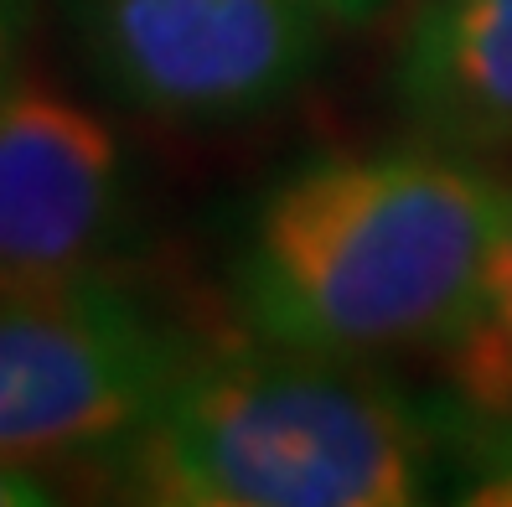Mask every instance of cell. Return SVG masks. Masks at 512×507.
I'll return each mask as SVG.
<instances>
[{"mask_svg": "<svg viewBox=\"0 0 512 507\" xmlns=\"http://www.w3.org/2000/svg\"><path fill=\"white\" fill-rule=\"evenodd\" d=\"M125 218V151L47 78L0 88V295L99 280Z\"/></svg>", "mask_w": 512, "mask_h": 507, "instance_id": "5", "label": "cell"}, {"mask_svg": "<svg viewBox=\"0 0 512 507\" xmlns=\"http://www.w3.org/2000/svg\"><path fill=\"white\" fill-rule=\"evenodd\" d=\"M311 6H321L326 21H368L383 0H311Z\"/></svg>", "mask_w": 512, "mask_h": 507, "instance_id": "11", "label": "cell"}, {"mask_svg": "<svg viewBox=\"0 0 512 507\" xmlns=\"http://www.w3.org/2000/svg\"><path fill=\"white\" fill-rule=\"evenodd\" d=\"M440 456V425L368 357L259 337L192 357L119 451V482L171 507H409Z\"/></svg>", "mask_w": 512, "mask_h": 507, "instance_id": "2", "label": "cell"}, {"mask_svg": "<svg viewBox=\"0 0 512 507\" xmlns=\"http://www.w3.org/2000/svg\"><path fill=\"white\" fill-rule=\"evenodd\" d=\"M26 32H32V0H0V88L21 73Z\"/></svg>", "mask_w": 512, "mask_h": 507, "instance_id": "10", "label": "cell"}, {"mask_svg": "<svg viewBox=\"0 0 512 507\" xmlns=\"http://www.w3.org/2000/svg\"><path fill=\"white\" fill-rule=\"evenodd\" d=\"M502 176L466 151L326 156L259 202L233 264L254 337L337 352H440L476 306Z\"/></svg>", "mask_w": 512, "mask_h": 507, "instance_id": "1", "label": "cell"}, {"mask_svg": "<svg viewBox=\"0 0 512 507\" xmlns=\"http://www.w3.org/2000/svg\"><path fill=\"white\" fill-rule=\"evenodd\" d=\"M394 88L430 145L466 156L512 145V0H419Z\"/></svg>", "mask_w": 512, "mask_h": 507, "instance_id": "6", "label": "cell"}, {"mask_svg": "<svg viewBox=\"0 0 512 507\" xmlns=\"http://www.w3.org/2000/svg\"><path fill=\"white\" fill-rule=\"evenodd\" d=\"M197 347L114 280L0 295V456H119Z\"/></svg>", "mask_w": 512, "mask_h": 507, "instance_id": "3", "label": "cell"}, {"mask_svg": "<svg viewBox=\"0 0 512 507\" xmlns=\"http://www.w3.org/2000/svg\"><path fill=\"white\" fill-rule=\"evenodd\" d=\"M78 32L119 104L171 125H228L311 78L326 16L311 0H88Z\"/></svg>", "mask_w": 512, "mask_h": 507, "instance_id": "4", "label": "cell"}, {"mask_svg": "<svg viewBox=\"0 0 512 507\" xmlns=\"http://www.w3.org/2000/svg\"><path fill=\"white\" fill-rule=\"evenodd\" d=\"M57 497L63 492L52 487L47 471L0 456V507H42V502H57Z\"/></svg>", "mask_w": 512, "mask_h": 507, "instance_id": "9", "label": "cell"}, {"mask_svg": "<svg viewBox=\"0 0 512 507\" xmlns=\"http://www.w3.org/2000/svg\"><path fill=\"white\" fill-rule=\"evenodd\" d=\"M461 497L481 507H512V425H481L476 466L461 476Z\"/></svg>", "mask_w": 512, "mask_h": 507, "instance_id": "8", "label": "cell"}, {"mask_svg": "<svg viewBox=\"0 0 512 507\" xmlns=\"http://www.w3.org/2000/svg\"><path fill=\"white\" fill-rule=\"evenodd\" d=\"M456 404L481 425H512V176H502L497 223L481 264L476 306L466 326L440 347Z\"/></svg>", "mask_w": 512, "mask_h": 507, "instance_id": "7", "label": "cell"}]
</instances>
